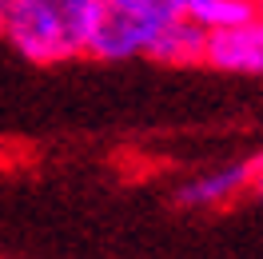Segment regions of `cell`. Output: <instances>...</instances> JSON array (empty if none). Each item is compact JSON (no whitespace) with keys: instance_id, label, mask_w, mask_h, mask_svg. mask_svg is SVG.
<instances>
[{"instance_id":"6da1fadb","label":"cell","mask_w":263,"mask_h":259,"mask_svg":"<svg viewBox=\"0 0 263 259\" xmlns=\"http://www.w3.org/2000/svg\"><path fill=\"white\" fill-rule=\"evenodd\" d=\"M100 24V0H12L4 40L36 68L72 64L88 56Z\"/></svg>"},{"instance_id":"7a4b0ae2","label":"cell","mask_w":263,"mask_h":259,"mask_svg":"<svg viewBox=\"0 0 263 259\" xmlns=\"http://www.w3.org/2000/svg\"><path fill=\"white\" fill-rule=\"evenodd\" d=\"M203 64L223 76H263V12L215 28L203 40Z\"/></svg>"},{"instance_id":"3957f363","label":"cell","mask_w":263,"mask_h":259,"mask_svg":"<svg viewBox=\"0 0 263 259\" xmlns=\"http://www.w3.org/2000/svg\"><path fill=\"white\" fill-rule=\"evenodd\" d=\"M251 195V160H228L199 168L176 183V203L192 211H219Z\"/></svg>"},{"instance_id":"277c9868","label":"cell","mask_w":263,"mask_h":259,"mask_svg":"<svg viewBox=\"0 0 263 259\" xmlns=\"http://www.w3.org/2000/svg\"><path fill=\"white\" fill-rule=\"evenodd\" d=\"M203 40L208 32L192 24V20L183 16H172L164 24V32L156 36V48H152L148 60L156 64H167V68H192V64H203Z\"/></svg>"},{"instance_id":"5b68a950","label":"cell","mask_w":263,"mask_h":259,"mask_svg":"<svg viewBox=\"0 0 263 259\" xmlns=\"http://www.w3.org/2000/svg\"><path fill=\"white\" fill-rule=\"evenodd\" d=\"M180 12L192 24H199L203 32H215V28H228L235 20L251 16L255 8L247 0H180Z\"/></svg>"},{"instance_id":"8992f818","label":"cell","mask_w":263,"mask_h":259,"mask_svg":"<svg viewBox=\"0 0 263 259\" xmlns=\"http://www.w3.org/2000/svg\"><path fill=\"white\" fill-rule=\"evenodd\" d=\"M104 8H120V12H140V16H176L180 0H100Z\"/></svg>"},{"instance_id":"52a82bcc","label":"cell","mask_w":263,"mask_h":259,"mask_svg":"<svg viewBox=\"0 0 263 259\" xmlns=\"http://www.w3.org/2000/svg\"><path fill=\"white\" fill-rule=\"evenodd\" d=\"M251 192L263 199V156H255V160H251Z\"/></svg>"},{"instance_id":"ba28073f","label":"cell","mask_w":263,"mask_h":259,"mask_svg":"<svg viewBox=\"0 0 263 259\" xmlns=\"http://www.w3.org/2000/svg\"><path fill=\"white\" fill-rule=\"evenodd\" d=\"M8 4L12 0H0V32H4V20H8Z\"/></svg>"},{"instance_id":"9c48e42d","label":"cell","mask_w":263,"mask_h":259,"mask_svg":"<svg viewBox=\"0 0 263 259\" xmlns=\"http://www.w3.org/2000/svg\"><path fill=\"white\" fill-rule=\"evenodd\" d=\"M247 4H251V8H255V12H263V0H247Z\"/></svg>"}]
</instances>
